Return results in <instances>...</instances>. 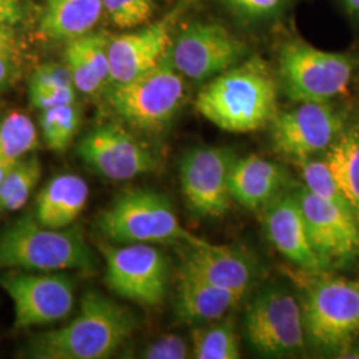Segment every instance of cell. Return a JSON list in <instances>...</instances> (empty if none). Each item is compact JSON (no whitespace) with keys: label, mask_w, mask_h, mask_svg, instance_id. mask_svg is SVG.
<instances>
[{"label":"cell","mask_w":359,"mask_h":359,"mask_svg":"<svg viewBox=\"0 0 359 359\" xmlns=\"http://www.w3.org/2000/svg\"><path fill=\"white\" fill-rule=\"evenodd\" d=\"M196 108L222 130L255 132L278 114V84L266 63L255 56L209 80L197 95Z\"/></svg>","instance_id":"6da1fadb"},{"label":"cell","mask_w":359,"mask_h":359,"mask_svg":"<svg viewBox=\"0 0 359 359\" xmlns=\"http://www.w3.org/2000/svg\"><path fill=\"white\" fill-rule=\"evenodd\" d=\"M128 309L96 290L81 297L74 321L34 337L23 351L32 359H105L112 357L136 330Z\"/></svg>","instance_id":"7a4b0ae2"},{"label":"cell","mask_w":359,"mask_h":359,"mask_svg":"<svg viewBox=\"0 0 359 359\" xmlns=\"http://www.w3.org/2000/svg\"><path fill=\"white\" fill-rule=\"evenodd\" d=\"M95 268L93 253L77 225L52 229L26 215L0 231V270L92 273Z\"/></svg>","instance_id":"3957f363"},{"label":"cell","mask_w":359,"mask_h":359,"mask_svg":"<svg viewBox=\"0 0 359 359\" xmlns=\"http://www.w3.org/2000/svg\"><path fill=\"white\" fill-rule=\"evenodd\" d=\"M97 228L117 244H200L185 231L172 203L152 189H129L97 217Z\"/></svg>","instance_id":"277c9868"},{"label":"cell","mask_w":359,"mask_h":359,"mask_svg":"<svg viewBox=\"0 0 359 359\" xmlns=\"http://www.w3.org/2000/svg\"><path fill=\"white\" fill-rule=\"evenodd\" d=\"M187 99L185 77L167 56L140 76L112 84L107 100L112 111L133 128L160 133L169 127Z\"/></svg>","instance_id":"5b68a950"},{"label":"cell","mask_w":359,"mask_h":359,"mask_svg":"<svg viewBox=\"0 0 359 359\" xmlns=\"http://www.w3.org/2000/svg\"><path fill=\"white\" fill-rule=\"evenodd\" d=\"M285 93L297 103L332 102L350 87L358 60L345 52L323 51L304 40H289L278 55Z\"/></svg>","instance_id":"8992f818"},{"label":"cell","mask_w":359,"mask_h":359,"mask_svg":"<svg viewBox=\"0 0 359 359\" xmlns=\"http://www.w3.org/2000/svg\"><path fill=\"white\" fill-rule=\"evenodd\" d=\"M320 274L305 290V332L314 346L339 354L359 338V280Z\"/></svg>","instance_id":"52a82bcc"},{"label":"cell","mask_w":359,"mask_h":359,"mask_svg":"<svg viewBox=\"0 0 359 359\" xmlns=\"http://www.w3.org/2000/svg\"><path fill=\"white\" fill-rule=\"evenodd\" d=\"M105 258V283L121 298L147 308L158 306L167 295L169 265L151 244L100 245Z\"/></svg>","instance_id":"ba28073f"},{"label":"cell","mask_w":359,"mask_h":359,"mask_svg":"<svg viewBox=\"0 0 359 359\" xmlns=\"http://www.w3.org/2000/svg\"><path fill=\"white\" fill-rule=\"evenodd\" d=\"M248 52L244 40L226 27L196 22L184 27L173 38L169 59L185 79L209 81L244 62Z\"/></svg>","instance_id":"9c48e42d"},{"label":"cell","mask_w":359,"mask_h":359,"mask_svg":"<svg viewBox=\"0 0 359 359\" xmlns=\"http://www.w3.org/2000/svg\"><path fill=\"white\" fill-rule=\"evenodd\" d=\"M0 287L13 299L15 329L23 330L67 318L75 306V283L68 274L7 270Z\"/></svg>","instance_id":"30bf717a"},{"label":"cell","mask_w":359,"mask_h":359,"mask_svg":"<svg viewBox=\"0 0 359 359\" xmlns=\"http://www.w3.org/2000/svg\"><path fill=\"white\" fill-rule=\"evenodd\" d=\"M245 327L250 345L268 357H287L305 346L302 308L280 287L264 289L252 299Z\"/></svg>","instance_id":"8fae6325"},{"label":"cell","mask_w":359,"mask_h":359,"mask_svg":"<svg viewBox=\"0 0 359 359\" xmlns=\"http://www.w3.org/2000/svg\"><path fill=\"white\" fill-rule=\"evenodd\" d=\"M347 124L346 112L332 102L299 103L273 118L271 142L278 154L299 161L326 152Z\"/></svg>","instance_id":"7c38bea8"},{"label":"cell","mask_w":359,"mask_h":359,"mask_svg":"<svg viewBox=\"0 0 359 359\" xmlns=\"http://www.w3.org/2000/svg\"><path fill=\"white\" fill-rule=\"evenodd\" d=\"M234 156L221 147H197L180 163L181 189L198 217L224 216L231 208L229 176Z\"/></svg>","instance_id":"4fadbf2b"},{"label":"cell","mask_w":359,"mask_h":359,"mask_svg":"<svg viewBox=\"0 0 359 359\" xmlns=\"http://www.w3.org/2000/svg\"><path fill=\"white\" fill-rule=\"evenodd\" d=\"M77 154L105 179L127 181L157 168L154 152L117 124L92 129L77 144Z\"/></svg>","instance_id":"5bb4252c"},{"label":"cell","mask_w":359,"mask_h":359,"mask_svg":"<svg viewBox=\"0 0 359 359\" xmlns=\"http://www.w3.org/2000/svg\"><path fill=\"white\" fill-rule=\"evenodd\" d=\"M310 241L326 268L346 262L358 253L359 221L339 206L326 203L305 187L297 192Z\"/></svg>","instance_id":"9a60e30c"},{"label":"cell","mask_w":359,"mask_h":359,"mask_svg":"<svg viewBox=\"0 0 359 359\" xmlns=\"http://www.w3.org/2000/svg\"><path fill=\"white\" fill-rule=\"evenodd\" d=\"M175 8L158 22L147 25L109 41V65L112 84H121L148 72L167 56L172 44V32L182 11Z\"/></svg>","instance_id":"2e32d148"},{"label":"cell","mask_w":359,"mask_h":359,"mask_svg":"<svg viewBox=\"0 0 359 359\" xmlns=\"http://www.w3.org/2000/svg\"><path fill=\"white\" fill-rule=\"evenodd\" d=\"M264 229L274 248L310 274L326 269L309 237L304 212L297 193H280L264 208Z\"/></svg>","instance_id":"e0dca14e"},{"label":"cell","mask_w":359,"mask_h":359,"mask_svg":"<svg viewBox=\"0 0 359 359\" xmlns=\"http://www.w3.org/2000/svg\"><path fill=\"white\" fill-rule=\"evenodd\" d=\"M187 248L180 271L243 295L256 280V262L243 249L206 241Z\"/></svg>","instance_id":"ac0fdd59"},{"label":"cell","mask_w":359,"mask_h":359,"mask_svg":"<svg viewBox=\"0 0 359 359\" xmlns=\"http://www.w3.org/2000/svg\"><path fill=\"white\" fill-rule=\"evenodd\" d=\"M285 172L278 164L259 156L234 158L229 176L233 200L257 210L274 200L283 188Z\"/></svg>","instance_id":"d6986e66"},{"label":"cell","mask_w":359,"mask_h":359,"mask_svg":"<svg viewBox=\"0 0 359 359\" xmlns=\"http://www.w3.org/2000/svg\"><path fill=\"white\" fill-rule=\"evenodd\" d=\"M109 41L104 32H90L68 41L65 65L79 92L92 96L109 84Z\"/></svg>","instance_id":"ffe728a7"},{"label":"cell","mask_w":359,"mask_h":359,"mask_svg":"<svg viewBox=\"0 0 359 359\" xmlns=\"http://www.w3.org/2000/svg\"><path fill=\"white\" fill-rule=\"evenodd\" d=\"M90 198L87 181L72 173L56 176L39 193L34 216L39 224L65 229L81 215Z\"/></svg>","instance_id":"44dd1931"},{"label":"cell","mask_w":359,"mask_h":359,"mask_svg":"<svg viewBox=\"0 0 359 359\" xmlns=\"http://www.w3.org/2000/svg\"><path fill=\"white\" fill-rule=\"evenodd\" d=\"M243 298V294L180 271L176 314L182 323L217 321Z\"/></svg>","instance_id":"7402d4cb"},{"label":"cell","mask_w":359,"mask_h":359,"mask_svg":"<svg viewBox=\"0 0 359 359\" xmlns=\"http://www.w3.org/2000/svg\"><path fill=\"white\" fill-rule=\"evenodd\" d=\"M103 13V0H47L39 35L65 41L80 38L92 32Z\"/></svg>","instance_id":"603a6c76"},{"label":"cell","mask_w":359,"mask_h":359,"mask_svg":"<svg viewBox=\"0 0 359 359\" xmlns=\"http://www.w3.org/2000/svg\"><path fill=\"white\" fill-rule=\"evenodd\" d=\"M325 160L359 221V123L347 124Z\"/></svg>","instance_id":"cb8c5ba5"},{"label":"cell","mask_w":359,"mask_h":359,"mask_svg":"<svg viewBox=\"0 0 359 359\" xmlns=\"http://www.w3.org/2000/svg\"><path fill=\"white\" fill-rule=\"evenodd\" d=\"M40 176L41 165L36 156L18 161L0 182V213L16 212L26 205Z\"/></svg>","instance_id":"d4e9b609"},{"label":"cell","mask_w":359,"mask_h":359,"mask_svg":"<svg viewBox=\"0 0 359 359\" xmlns=\"http://www.w3.org/2000/svg\"><path fill=\"white\" fill-rule=\"evenodd\" d=\"M39 145L38 129L22 112H10L0 120V158L16 164Z\"/></svg>","instance_id":"484cf974"},{"label":"cell","mask_w":359,"mask_h":359,"mask_svg":"<svg viewBox=\"0 0 359 359\" xmlns=\"http://www.w3.org/2000/svg\"><path fill=\"white\" fill-rule=\"evenodd\" d=\"M193 357L197 359H238L240 344L231 322L209 323L192 332Z\"/></svg>","instance_id":"4316f807"},{"label":"cell","mask_w":359,"mask_h":359,"mask_svg":"<svg viewBox=\"0 0 359 359\" xmlns=\"http://www.w3.org/2000/svg\"><path fill=\"white\" fill-rule=\"evenodd\" d=\"M81 112L76 104L41 111L40 127L46 145L53 152H65L79 130Z\"/></svg>","instance_id":"83f0119b"},{"label":"cell","mask_w":359,"mask_h":359,"mask_svg":"<svg viewBox=\"0 0 359 359\" xmlns=\"http://www.w3.org/2000/svg\"><path fill=\"white\" fill-rule=\"evenodd\" d=\"M301 165V175L305 182V188L313 194L320 197L323 201L339 206L354 213L353 208L348 204L346 197L338 187L334 179L333 173L327 165L326 160L318 158H304L298 161ZM355 215V213H354Z\"/></svg>","instance_id":"f1b7e54d"},{"label":"cell","mask_w":359,"mask_h":359,"mask_svg":"<svg viewBox=\"0 0 359 359\" xmlns=\"http://www.w3.org/2000/svg\"><path fill=\"white\" fill-rule=\"evenodd\" d=\"M103 4L111 23L121 29L147 26L156 13L154 0H103Z\"/></svg>","instance_id":"f546056e"},{"label":"cell","mask_w":359,"mask_h":359,"mask_svg":"<svg viewBox=\"0 0 359 359\" xmlns=\"http://www.w3.org/2000/svg\"><path fill=\"white\" fill-rule=\"evenodd\" d=\"M231 11L249 20L268 19L280 13L287 0H221Z\"/></svg>","instance_id":"4dcf8cb0"},{"label":"cell","mask_w":359,"mask_h":359,"mask_svg":"<svg viewBox=\"0 0 359 359\" xmlns=\"http://www.w3.org/2000/svg\"><path fill=\"white\" fill-rule=\"evenodd\" d=\"M31 90H57L76 88L67 65H44L34 72L29 81Z\"/></svg>","instance_id":"1f68e13d"},{"label":"cell","mask_w":359,"mask_h":359,"mask_svg":"<svg viewBox=\"0 0 359 359\" xmlns=\"http://www.w3.org/2000/svg\"><path fill=\"white\" fill-rule=\"evenodd\" d=\"M189 357V346L177 335H164L145 347L142 358L185 359Z\"/></svg>","instance_id":"d6a6232c"},{"label":"cell","mask_w":359,"mask_h":359,"mask_svg":"<svg viewBox=\"0 0 359 359\" xmlns=\"http://www.w3.org/2000/svg\"><path fill=\"white\" fill-rule=\"evenodd\" d=\"M76 88H57V90H31L29 102L34 108L46 111L55 107L76 103Z\"/></svg>","instance_id":"836d02e7"},{"label":"cell","mask_w":359,"mask_h":359,"mask_svg":"<svg viewBox=\"0 0 359 359\" xmlns=\"http://www.w3.org/2000/svg\"><path fill=\"white\" fill-rule=\"evenodd\" d=\"M22 19L23 8L19 0H0V26H15Z\"/></svg>","instance_id":"e575fe53"},{"label":"cell","mask_w":359,"mask_h":359,"mask_svg":"<svg viewBox=\"0 0 359 359\" xmlns=\"http://www.w3.org/2000/svg\"><path fill=\"white\" fill-rule=\"evenodd\" d=\"M16 76V62L13 57L0 56V92L6 90Z\"/></svg>","instance_id":"d590c367"},{"label":"cell","mask_w":359,"mask_h":359,"mask_svg":"<svg viewBox=\"0 0 359 359\" xmlns=\"http://www.w3.org/2000/svg\"><path fill=\"white\" fill-rule=\"evenodd\" d=\"M18 43L10 32V28L6 26H0V56L7 57H16L18 55Z\"/></svg>","instance_id":"8d00e7d4"},{"label":"cell","mask_w":359,"mask_h":359,"mask_svg":"<svg viewBox=\"0 0 359 359\" xmlns=\"http://www.w3.org/2000/svg\"><path fill=\"white\" fill-rule=\"evenodd\" d=\"M341 1H342L344 7H345L346 13L351 18L359 20V0H341Z\"/></svg>","instance_id":"74e56055"},{"label":"cell","mask_w":359,"mask_h":359,"mask_svg":"<svg viewBox=\"0 0 359 359\" xmlns=\"http://www.w3.org/2000/svg\"><path fill=\"white\" fill-rule=\"evenodd\" d=\"M15 164H8L7 161H4L3 158H0V182L6 177V175L8 173V170L13 167Z\"/></svg>","instance_id":"f35d334b"}]
</instances>
